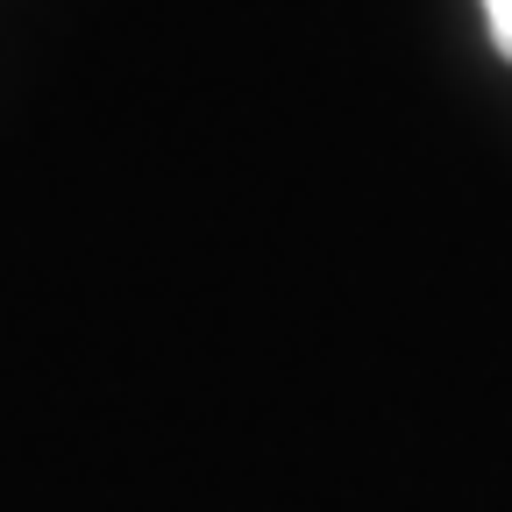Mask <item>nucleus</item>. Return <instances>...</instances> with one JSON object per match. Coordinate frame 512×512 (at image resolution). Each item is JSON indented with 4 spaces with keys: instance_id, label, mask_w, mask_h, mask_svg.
I'll list each match as a JSON object with an SVG mask.
<instances>
[{
    "instance_id": "1",
    "label": "nucleus",
    "mask_w": 512,
    "mask_h": 512,
    "mask_svg": "<svg viewBox=\"0 0 512 512\" xmlns=\"http://www.w3.org/2000/svg\"><path fill=\"white\" fill-rule=\"evenodd\" d=\"M484 22H491V36H498V50L512 57V0H484Z\"/></svg>"
}]
</instances>
